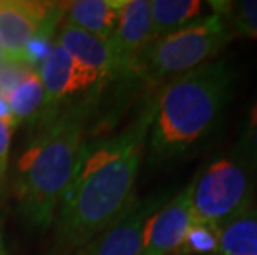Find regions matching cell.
Here are the masks:
<instances>
[{
  "label": "cell",
  "mask_w": 257,
  "mask_h": 255,
  "mask_svg": "<svg viewBox=\"0 0 257 255\" xmlns=\"http://www.w3.org/2000/svg\"><path fill=\"white\" fill-rule=\"evenodd\" d=\"M15 129L17 126L12 118H0V209L4 207L9 194V162Z\"/></svg>",
  "instance_id": "ac0fdd59"
},
{
  "label": "cell",
  "mask_w": 257,
  "mask_h": 255,
  "mask_svg": "<svg viewBox=\"0 0 257 255\" xmlns=\"http://www.w3.org/2000/svg\"><path fill=\"white\" fill-rule=\"evenodd\" d=\"M65 4L0 0V43L10 68H37L32 48L55 39Z\"/></svg>",
  "instance_id": "8992f818"
},
{
  "label": "cell",
  "mask_w": 257,
  "mask_h": 255,
  "mask_svg": "<svg viewBox=\"0 0 257 255\" xmlns=\"http://www.w3.org/2000/svg\"><path fill=\"white\" fill-rule=\"evenodd\" d=\"M194 222L191 184H188L150 217L145 227L141 255H173Z\"/></svg>",
  "instance_id": "30bf717a"
},
{
  "label": "cell",
  "mask_w": 257,
  "mask_h": 255,
  "mask_svg": "<svg viewBox=\"0 0 257 255\" xmlns=\"http://www.w3.org/2000/svg\"><path fill=\"white\" fill-rule=\"evenodd\" d=\"M153 115L155 100L150 98L118 133L86 141L53 222L58 255L78 250L133 202Z\"/></svg>",
  "instance_id": "6da1fadb"
},
{
  "label": "cell",
  "mask_w": 257,
  "mask_h": 255,
  "mask_svg": "<svg viewBox=\"0 0 257 255\" xmlns=\"http://www.w3.org/2000/svg\"><path fill=\"white\" fill-rule=\"evenodd\" d=\"M237 154L257 172V101L250 108L244 136L240 141V153Z\"/></svg>",
  "instance_id": "d6986e66"
},
{
  "label": "cell",
  "mask_w": 257,
  "mask_h": 255,
  "mask_svg": "<svg viewBox=\"0 0 257 255\" xmlns=\"http://www.w3.org/2000/svg\"><path fill=\"white\" fill-rule=\"evenodd\" d=\"M0 255H10L9 250H7V247H5V243H4L2 235H0Z\"/></svg>",
  "instance_id": "ffe728a7"
},
{
  "label": "cell",
  "mask_w": 257,
  "mask_h": 255,
  "mask_svg": "<svg viewBox=\"0 0 257 255\" xmlns=\"http://www.w3.org/2000/svg\"><path fill=\"white\" fill-rule=\"evenodd\" d=\"M234 73L216 58L193 72L161 85L146 141L145 161L158 167L193 148L221 118L232 91Z\"/></svg>",
  "instance_id": "3957f363"
},
{
  "label": "cell",
  "mask_w": 257,
  "mask_h": 255,
  "mask_svg": "<svg viewBox=\"0 0 257 255\" xmlns=\"http://www.w3.org/2000/svg\"><path fill=\"white\" fill-rule=\"evenodd\" d=\"M166 202V196L135 197L116 220L90 238L72 255H141L145 227L150 217Z\"/></svg>",
  "instance_id": "9c48e42d"
},
{
  "label": "cell",
  "mask_w": 257,
  "mask_h": 255,
  "mask_svg": "<svg viewBox=\"0 0 257 255\" xmlns=\"http://www.w3.org/2000/svg\"><path fill=\"white\" fill-rule=\"evenodd\" d=\"M189 184L196 222L222 227L254 207L255 171L237 153L212 161Z\"/></svg>",
  "instance_id": "5b68a950"
},
{
  "label": "cell",
  "mask_w": 257,
  "mask_h": 255,
  "mask_svg": "<svg viewBox=\"0 0 257 255\" xmlns=\"http://www.w3.org/2000/svg\"><path fill=\"white\" fill-rule=\"evenodd\" d=\"M153 42L150 0H126L108 40L110 83H128L138 60Z\"/></svg>",
  "instance_id": "ba28073f"
},
{
  "label": "cell",
  "mask_w": 257,
  "mask_h": 255,
  "mask_svg": "<svg viewBox=\"0 0 257 255\" xmlns=\"http://www.w3.org/2000/svg\"><path fill=\"white\" fill-rule=\"evenodd\" d=\"M126 0H76L65 4L63 20L96 39L108 42Z\"/></svg>",
  "instance_id": "4fadbf2b"
},
{
  "label": "cell",
  "mask_w": 257,
  "mask_h": 255,
  "mask_svg": "<svg viewBox=\"0 0 257 255\" xmlns=\"http://www.w3.org/2000/svg\"><path fill=\"white\" fill-rule=\"evenodd\" d=\"M53 42L63 47L101 85L103 90L110 85V52L106 42L76 29L65 20L60 24Z\"/></svg>",
  "instance_id": "8fae6325"
},
{
  "label": "cell",
  "mask_w": 257,
  "mask_h": 255,
  "mask_svg": "<svg viewBox=\"0 0 257 255\" xmlns=\"http://www.w3.org/2000/svg\"><path fill=\"white\" fill-rule=\"evenodd\" d=\"M37 70L43 86V101L38 121L32 131L34 136L78 101L98 100L103 93L101 85L57 42L48 47Z\"/></svg>",
  "instance_id": "52a82bcc"
},
{
  "label": "cell",
  "mask_w": 257,
  "mask_h": 255,
  "mask_svg": "<svg viewBox=\"0 0 257 255\" xmlns=\"http://www.w3.org/2000/svg\"><path fill=\"white\" fill-rule=\"evenodd\" d=\"M217 255H257V209L229 220L219 229Z\"/></svg>",
  "instance_id": "9a60e30c"
},
{
  "label": "cell",
  "mask_w": 257,
  "mask_h": 255,
  "mask_svg": "<svg viewBox=\"0 0 257 255\" xmlns=\"http://www.w3.org/2000/svg\"><path fill=\"white\" fill-rule=\"evenodd\" d=\"M221 227L206 224V222H194L186 232L181 243L178 245L173 255H209L216 253L219 243Z\"/></svg>",
  "instance_id": "e0dca14e"
},
{
  "label": "cell",
  "mask_w": 257,
  "mask_h": 255,
  "mask_svg": "<svg viewBox=\"0 0 257 255\" xmlns=\"http://www.w3.org/2000/svg\"><path fill=\"white\" fill-rule=\"evenodd\" d=\"M234 39L236 35L221 14L202 15L183 29L153 40L136 63L131 80L161 86L216 60Z\"/></svg>",
  "instance_id": "277c9868"
},
{
  "label": "cell",
  "mask_w": 257,
  "mask_h": 255,
  "mask_svg": "<svg viewBox=\"0 0 257 255\" xmlns=\"http://www.w3.org/2000/svg\"><path fill=\"white\" fill-rule=\"evenodd\" d=\"M2 93L15 126H27L34 131L43 101V86L37 68H19V73L7 80Z\"/></svg>",
  "instance_id": "7c38bea8"
},
{
  "label": "cell",
  "mask_w": 257,
  "mask_h": 255,
  "mask_svg": "<svg viewBox=\"0 0 257 255\" xmlns=\"http://www.w3.org/2000/svg\"><path fill=\"white\" fill-rule=\"evenodd\" d=\"M4 85H5V80L0 77V91H2V88H4Z\"/></svg>",
  "instance_id": "44dd1931"
},
{
  "label": "cell",
  "mask_w": 257,
  "mask_h": 255,
  "mask_svg": "<svg viewBox=\"0 0 257 255\" xmlns=\"http://www.w3.org/2000/svg\"><path fill=\"white\" fill-rule=\"evenodd\" d=\"M153 40L173 34L204 14L199 0H150Z\"/></svg>",
  "instance_id": "5bb4252c"
},
{
  "label": "cell",
  "mask_w": 257,
  "mask_h": 255,
  "mask_svg": "<svg viewBox=\"0 0 257 255\" xmlns=\"http://www.w3.org/2000/svg\"><path fill=\"white\" fill-rule=\"evenodd\" d=\"M96 98L78 101L37 133L22 154L15 174V199L30 229L45 232L55 215L86 144Z\"/></svg>",
  "instance_id": "7a4b0ae2"
},
{
  "label": "cell",
  "mask_w": 257,
  "mask_h": 255,
  "mask_svg": "<svg viewBox=\"0 0 257 255\" xmlns=\"http://www.w3.org/2000/svg\"><path fill=\"white\" fill-rule=\"evenodd\" d=\"M212 12L221 14L227 20L236 37L257 40V0L240 2H207Z\"/></svg>",
  "instance_id": "2e32d148"
}]
</instances>
